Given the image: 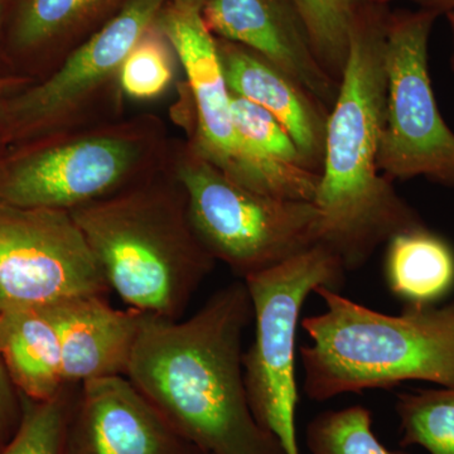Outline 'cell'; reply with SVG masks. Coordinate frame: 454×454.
Returning <instances> with one entry per match:
<instances>
[{
	"mask_svg": "<svg viewBox=\"0 0 454 454\" xmlns=\"http://www.w3.org/2000/svg\"><path fill=\"white\" fill-rule=\"evenodd\" d=\"M216 46L230 91L268 110L294 140L304 166L321 173L330 110L291 74L254 51L220 38Z\"/></svg>",
	"mask_w": 454,
	"mask_h": 454,
	"instance_id": "cell-14",
	"label": "cell"
},
{
	"mask_svg": "<svg viewBox=\"0 0 454 454\" xmlns=\"http://www.w3.org/2000/svg\"><path fill=\"white\" fill-rule=\"evenodd\" d=\"M33 82L35 80L29 79V77L18 76V74H3V76H0V98L14 94V92L25 89Z\"/></svg>",
	"mask_w": 454,
	"mask_h": 454,
	"instance_id": "cell-27",
	"label": "cell"
},
{
	"mask_svg": "<svg viewBox=\"0 0 454 454\" xmlns=\"http://www.w3.org/2000/svg\"><path fill=\"white\" fill-rule=\"evenodd\" d=\"M166 4L167 0H127L52 73L0 98L4 143L22 145L124 118L122 62Z\"/></svg>",
	"mask_w": 454,
	"mask_h": 454,
	"instance_id": "cell-7",
	"label": "cell"
},
{
	"mask_svg": "<svg viewBox=\"0 0 454 454\" xmlns=\"http://www.w3.org/2000/svg\"><path fill=\"white\" fill-rule=\"evenodd\" d=\"M366 2L372 3V4L387 5V3L393 2V0H366ZM411 2H414L424 11L433 12L438 17L442 14H444V16L454 14V0H411Z\"/></svg>",
	"mask_w": 454,
	"mask_h": 454,
	"instance_id": "cell-26",
	"label": "cell"
},
{
	"mask_svg": "<svg viewBox=\"0 0 454 454\" xmlns=\"http://www.w3.org/2000/svg\"><path fill=\"white\" fill-rule=\"evenodd\" d=\"M192 454H203V453L200 452V450H197L195 448V450H193Z\"/></svg>",
	"mask_w": 454,
	"mask_h": 454,
	"instance_id": "cell-33",
	"label": "cell"
},
{
	"mask_svg": "<svg viewBox=\"0 0 454 454\" xmlns=\"http://www.w3.org/2000/svg\"><path fill=\"white\" fill-rule=\"evenodd\" d=\"M385 247V280L404 307L439 306L454 291V247L444 236L422 225Z\"/></svg>",
	"mask_w": 454,
	"mask_h": 454,
	"instance_id": "cell-18",
	"label": "cell"
},
{
	"mask_svg": "<svg viewBox=\"0 0 454 454\" xmlns=\"http://www.w3.org/2000/svg\"><path fill=\"white\" fill-rule=\"evenodd\" d=\"M127 0H16L8 51L22 76L43 79L109 22Z\"/></svg>",
	"mask_w": 454,
	"mask_h": 454,
	"instance_id": "cell-15",
	"label": "cell"
},
{
	"mask_svg": "<svg viewBox=\"0 0 454 454\" xmlns=\"http://www.w3.org/2000/svg\"><path fill=\"white\" fill-rule=\"evenodd\" d=\"M230 106L239 137L254 151L279 162L307 168L294 140L268 110L231 91Z\"/></svg>",
	"mask_w": 454,
	"mask_h": 454,
	"instance_id": "cell-24",
	"label": "cell"
},
{
	"mask_svg": "<svg viewBox=\"0 0 454 454\" xmlns=\"http://www.w3.org/2000/svg\"><path fill=\"white\" fill-rule=\"evenodd\" d=\"M170 163L186 192L188 217L200 243L243 279L319 244L315 203L247 190L187 140H173Z\"/></svg>",
	"mask_w": 454,
	"mask_h": 454,
	"instance_id": "cell-6",
	"label": "cell"
},
{
	"mask_svg": "<svg viewBox=\"0 0 454 454\" xmlns=\"http://www.w3.org/2000/svg\"><path fill=\"white\" fill-rule=\"evenodd\" d=\"M3 143H4V140H3L2 131H0V145H2Z\"/></svg>",
	"mask_w": 454,
	"mask_h": 454,
	"instance_id": "cell-32",
	"label": "cell"
},
{
	"mask_svg": "<svg viewBox=\"0 0 454 454\" xmlns=\"http://www.w3.org/2000/svg\"><path fill=\"white\" fill-rule=\"evenodd\" d=\"M107 289L71 212L0 203V315Z\"/></svg>",
	"mask_w": 454,
	"mask_h": 454,
	"instance_id": "cell-11",
	"label": "cell"
},
{
	"mask_svg": "<svg viewBox=\"0 0 454 454\" xmlns=\"http://www.w3.org/2000/svg\"><path fill=\"white\" fill-rule=\"evenodd\" d=\"M201 16L215 37L264 57L331 110L340 83L319 62L294 0H208Z\"/></svg>",
	"mask_w": 454,
	"mask_h": 454,
	"instance_id": "cell-13",
	"label": "cell"
},
{
	"mask_svg": "<svg viewBox=\"0 0 454 454\" xmlns=\"http://www.w3.org/2000/svg\"><path fill=\"white\" fill-rule=\"evenodd\" d=\"M178 57L157 22L134 44L121 66L125 98L151 101L162 97L176 80Z\"/></svg>",
	"mask_w": 454,
	"mask_h": 454,
	"instance_id": "cell-21",
	"label": "cell"
},
{
	"mask_svg": "<svg viewBox=\"0 0 454 454\" xmlns=\"http://www.w3.org/2000/svg\"><path fill=\"white\" fill-rule=\"evenodd\" d=\"M309 28L319 62L340 83L348 55L355 8L348 0H294Z\"/></svg>",
	"mask_w": 454,
	"mask_h": 454,
	"instance_id": "cell-23",
	"label": "cell"
},
{
	"mask_svg": "<svg viewBox=\"0 0 454 454\" xmlns=\"http://www.w3.org/2000/svg\"><path fill=\"white\" fill-rule=\"evenodd\" d=\"M173 139L153 113L17 145L0 157V203L73 212L168 163Z\"/></svg>",
	"mask_w": 454,
	"mask_h": 454,
	"instance_id": "cell-5",
	"label": "cell"
},
{
	"mask_svg": "<svg viewBox=\"0 0 454 454\" xmlns=\"http://www.w3.org/2000/svg\"><path fill=\"white\" fill-rule=\"evenodd\" d=\"M12 379L0 355V443H4L16 432L22 414V404L14 395Z\"/></svg>",
	"mask_w": 454,
	"mask_h": 454,
	"instance_id": "cell-25",
	"label": "cell"
},
{
	"mask_svg": "<svg viewBox=\"0 0 454 454\" xmlns=\"http://www.w3.org/2000/svg\"><path fill=\"white\" fill-rule=\"evenodd\" d=\"M366 0H348V3L351 7L356 8L357 5L363 4Z\"/></svg>",
	"mask_w": 454,
	"mask_h": 454,
	"instance_id": "cell-31",
	"label": "cell"
},
{
	"mask_svg": "<svg viewBox=\"0 0 454 454\" xmlns=\"http://www.w3.org/2000/svg\"><path fill=\"white\" fill-rule=\"evenodd\" d=\"M315 293L325 309L301 321L310 343L300 348L310 400L406 381L454 387V301L387 315L327 286Z\"/></svg>",
	"mask_w": 454,
	"mask_h": 454,
	"instance_id": "cell-4",
	"label": "cell"
},
{
	"mask_svg": "<svg viewBox=\"0 0 454 454\" xmlns=\"http://www.w3.org/2000/svg\"><path fill=\"white\" fill-rule=\"evenodd\" d=\"M387 14L385 5L372 3L355 8L313 201L319 244L339 256L348 273L364 267L394 235L426 225L378 166L387 106Z\"/></svg>",
	"mask_w": 454,
	"mask_h": 454,
	"instance_id": "cell-2",
	"label": "cell"
},
{
	"mask_svg": "<svg viewBox=\"0 0 454 454\" xmlns=\"http://www.w3.org/2000/svg\"><path fill=\"white\" fill-rule=\"evenodd\" d=\"M0 355L23 396L42 402L64 389L57 304L0 315Z\"/></svg>",
	"mask_w": 454,
	"mask_h": 454,
	"instance_id": "cell-17",
	"label": "cell"
},
{
	"mask_svg": "<svg viewBox=\"0 0 454 454\" xmlns=\"http://www.w3.org/2000/svg\"><path fill=\"white\" fill-rule=\"evenodd\" d=\"M252 319L245 282L221 289L186 321L142 317L125 376L203 454H286L250 408L243 336Z\"/></svg>",
	"mask_w": 454,
	"mask_h": 454,
	"instance_id": "cell-1",
	"label": "cell"
},
{
	"mask_svg": "<svg viewBox=\"0 0 454 454\" xmlns=\"http://www.w3.org/2000/svg\"><path fill=\"white\" fill-rule=\"evenodd\" d=\"M207 2L208 0H167V3L176 7L196 9V11H202L203 5Z\"/></svg>",
	"mask_w": 454,
	"mask_h": 454,
	"instance_id": "cell-29",
	"label": "cell"
},
{
	"mask_svg": "<svg viewBox=\"0 0 454 454\" xmlns=\"http://www.w3.org/2000/svg\"><path fill=\"white\" fill-rule=\"evenodd\" d=\"M16 0H0V40H2L3 31H4L5 22H7L8 12L13 11Z\"/></svg>",
	"mask_w": 454,
	"mask_h": 454,
	"instance_id": "cell-28",
	"label": "cell"
},
{
	"mask_svg": "<svg viewBox=\"0 0 454 454\" xmlns=\"http://www.w3.org/2000/svg\"><path fill=\"white\" fill-rule=\"evenodd\" d=\"M71 214L107 288L143 315L178 319L216 262L191 226L170 158L138 184Z\"/></svg>",
	"mask_w": 454,
	"mask_h": 454,
	"instance_id": "cell-3",
	"label": "cell"
},
{
	"mask_svg": "<svg viewBox=\"0 0 454 454\" xmlns=\"http://www.w3.org/2000/svg\"><path fill=\"white\" fill-rule=\"evenodd\" d=\"M66 384L127 375L142 313L113 309L103 295H83L57 304Z\"/></svg>",
	"mask_w": 454,
	"mask_h": 454,
	"instance_id": "cell-16",
	"label": "cell"
},
{
	"mask_svg": "<svg viewBox=\"0 0 454 454\" xmlns=\"http://www.w3.org/2000/svg\"><path fill=\"white\" fill-rule=\"evenodd\" d=\"M437 14L418 8L387 14V106L379 170L454 187V131L439 110L429 73V38Z\"/></svg>",
	"mask_w": 454,
	"mask_h": 454,
	"instance_id": "cell-10",
	"label": "cell"
},
{
	"mask_svg": "<svg viewBox=\"0 0 454 454\" xmlns=\"http://www.w3.org/2000/svg\"><path fill=\"white\" fill-rule=\"evenodd\" d=\"M306 441L310 454H408L379 441L372 411L361 405L317 415L307 427Z\"/></svg>",
	"mask_w": 454,
	"mask_h": 454,
	"instance_id": "cell-22",
	"label": "cell"
},
{
	"mask_svg": "<svg viewBox=\"0 0 454 454\" xmlns=\"http://www.w3.org/2000/svg\"><path fill=\"white\" fill-rule=\"evenodd\" d=\"M348 271L324 244L244 279L252 300L255 337L244 354V378L256 422L286 454H301L295 339L304 301L318 286L340 292Z\"/></svg>",
	"mask_w": 454,
	"mask_h": 454,
	"instance_id": "cell-9",
	"label": "cell"
},
{
	"mask_svg": "<svg viewBox=\"0 0 454 454\" xmlns=\"http://www.w3.org/2000/svg\"><path fill=\"white\" fill-rule=\"evenodd\" d=\"M125 375L83 382L64 454H192Z\"/></svg>",
	"mask_w": 454,
	"mask_h": 454,
	"instance_id": "cell-12",
	"label": "cell"
},
{
	"mask_svg": "<svg viewBox=\"0 0 454 454\" xmlns=\"http://www.w3.org/2000/svg\"><path fill=\"white\" fill-rule=\"evenodd\" d=\"M157 26L168 38L186 76V82L179 85L178 107L187 110L181 113V119L190 129L188 145L247 190L277 199L313 202L318 173L265 157L239 137L216 38L203 22L201 11L167 3Z\"/></svg>",
	"mask_w": 454,
	"mask_h": 454,
	"instance_id": "cell-8",
	"label": "cell"
},
{
	"mask_svg": "<svg viewBox=\"0 0 454 454\" xmlns=\"http://www.w3.org/2000/svg\"><path fill=\"white\" fill-rule=\"evenodd\" d=\"M447 20L450 25V35H452V55H450V68L454 74V14H448Z\"/></svg>",
	"mask_w": 454,
	"mask_h": 454,
	"instance_id": "cell-30",
	"label": "cell"
},
{
	"mask_svg": "<svg viewBox=\"0 0 454 454\" xmlns=\"http://www.w3.org/2000/svg\"><path fill=\"white\" fill-rule=\"evenodd\" d=\"M400 444L429 454H454V387L419 389L396 397Z\"/></svg>",
	"mask_w": 454,
	"mask_h": 454,
	"instance_id": "cell-19",
	"label": "cell"
},
{
	"mask_svg": "<svg viewBox=\"0 0 454 454\" xmlns=\"http://www.w3.org/2000/svg\"><path fill=\"white\" fill-rule=\"evenodd\" d=\"M74 402L66 387L42 402L20 395V423L13 435L0 443V454H64Z\"/></svg>",
	"mask_w": 454,
	"mask_h": 454,
	"instance_id": "cell-20",
	"label": "cell"
}]
</instances>
